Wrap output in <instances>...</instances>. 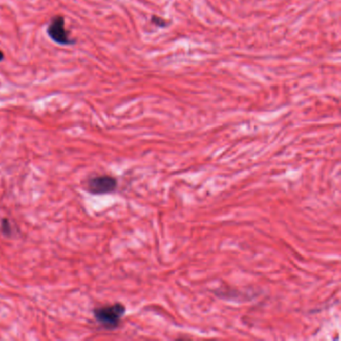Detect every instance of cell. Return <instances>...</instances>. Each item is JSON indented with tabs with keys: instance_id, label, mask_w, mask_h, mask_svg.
<instances>
[{
	"instance_id": "obj_3",
	"label": "cell",
	"mask_w": 341,
	"mask_h": 341,
	"mask_svg": "<svg viewBox=\"0 0 341 341\" xmlns=\"http://www.w3.org/2000/svg\"><path fill=\"white\" fill-rule=\"evenodd\" d=\"M48 36L54 42L61 44V45H68L72 44L73 41L69 37V34L65 28V22L62 16H55L48 25L47 28Z\"/></svg>"
},
{
	"instance_id": "obj_1",
	"label": "cell",
	"mask_w": 341,
	"mask_h": 341,
	"mask_svg": "<svg viewBox=\"0 0 341 341\" xmlns=\"http://www.w3.org/2000/svg\"><path fill=\"white\" fill-rule=\"evenodd\" d=\"M125 312V306L120 302H116L96 307L93 310V316L103 328L113 330L119 326Z\"/></svg>"
},
{
	"instance_id": "obj_2",
	"label": "cell",
	"mask_w": 341,
	"mask_h": 341,
	"mask_svg": "<svg viewBox=\"0 0 341 341\" xmlns=\"http://www.w3.org/2000/svg\"><path fill=\"white\" fill-rule=\"evenodd\" d=\"M117 184V179L111 175H97L88 180L87 190L93 195H103L115 191Z\"/></svg>"
},
{
	"instance_id": "obj_6",
	"label": "cell",
	"mask_w": 341,
	"mask_h": 341,
	"mask_svg": "<svg viewBox=\"0 0 341 341\" xmlns=\"http://www.w3.org/2000/svg\"><path fill=\"white\" fill-rule=\"evenodd\" d=\"M3 58H4V53H3V52L0 50V61H1V60H3Z\"/></svg>"
},
{
	"instance_id": "obj_4",
	"label": "cell",
	"mask_w": 341,
	"mask_h": 341,
	"mask_svg": "<svg viewBox=\"0 0 341 341\" xmlns=\"http://www.w3.org/2000/svg\"><path fill=\"white\" fill-rule=\"evenodd\" d=\"M0 231H1L2 235L4 236H7V237H10V236L13 235L14 229H13V226H12L9 219H7V218H2L1 219V221H0Z\"/></svg>"
},
{
	"instance_id": "obj_5",
	"label": "cell",
	"mask_w": 341,
	"mask_h": 341,
	"mask_svg": "<svg viewBox=\"0 0 341 341\" xmlns=\"http://www.w3.org/2000/svg\"><path fill=\"white\" fill-rule=\"evenodd\" d=\"M152 22H154L155 24H157L158 26H166L165 24H166V22H165V20H163V19H161L160 17H157V16H153V18H152Z\"/></svg>"
}]
</instances>
